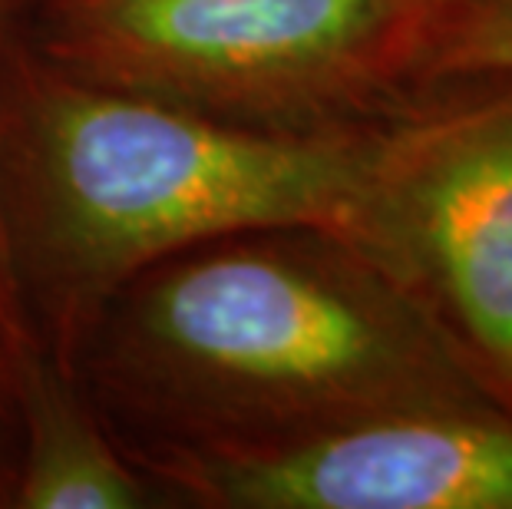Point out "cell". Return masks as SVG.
I'll list each match as a JSON object with an SVG mask.
<instances>
[{
	"label": "cell",
	"mask_w": 512,
	"mask_h": 509,
	"mask_svg": "<svg viewBox=\"0 0 512 509\" xmlns=\"http://www.w3.org/2000/svg\"><path fill=\"white\" fill-rule=\"evenodd\" d=\"M70 371L136 467L512 400L361 242L314 225L149 265L100 308Z\"/></svg>",
	"instance_id": "1"
},
{
	"label": "cell",
	"mask_w": 512,
	"mask_h": 509,
	"mask_svg": "<svg viewBox=\"0 0 512 509\" xmlns=\"http://www.w3.org/2000/svg\"><path fill=\"white\" fill-rule=\"evenodd\" d=\"M377 126L278 133L228 123L73 77L14 24L0 86V196L47 354L70 367L106 301L192 245L291 225L347 235Z\"/></svg>",
	"instance_id": "2"
},
{
	"label": "cell",
	"mask_w": 512,
	"mask_h": 509,
	"mask_svg": "<svg viewBox=\"0 0 512 509\" xmlns=\"http://www.w3.org/2000/svg\"><path fill=\"white\" fill-rule=\"evenodd\" d=\"M73 77L278 133L370 129L420 93L430 0H40Z\"/></svg>",
	"instance_id": "3"
},
{
	"label": "cell",
	"mask_w": 512,
	"mask_h": 509,
	"mask_svg": "<svg viewBox=\"0 0 512 509\" xmlns=\"http://www.w3.org/2000/svg\"><path fill=\"white\" fill-rule=\"evenodd\" d=\"M347 235L512 391V77L433 83L387 116Z\"/></svg>",
	"instance_id": "4"
},
{
	"label": "cell",
	"mask_w": 512,
	"mask_h": 509,
	"mask_svg": "<svg viewBox=\"0 0 512 509\" xmlns=\"http://www.w3.org/2000/svg\"><path fill=\"white\" fill-rule=\"evenodd\" d=\"M139 470L205 509H512V400L370 420L291 450Z\"/></svg>",
	"instance_id": "5"
},
{
	"label": "cell",
	"mask_w": 512,
	"mask_h": 509,
	"mask_svg": "<svg viewBox=\"0 0 512 509\" xmlns=\"http://www.w3.org/2000/svg\"><path fill=\"white\" fill-rule=\"evenodd\" d=\"M166 506L159 486L96 414L70 367L43 348L20 407V457L10 509Z\"/></svg>",
	"instance_id": "6"
},
{
	"label": "cell",
	"mask_w": 512,
	"mask_h": 509,
	"mask_svg": "<svg viewBox=\"0 0 512 509\" xmlns=\"http://www.w3.org/2000/svg\"><path fill=\"white\" fill-rule=\"evenodd\" d=\"M14 34V17L0 14V86H4V50ZM43 354L37 324L30 318L24 285H20L14 245H10L4 196H0V509H10L20 457V407L24 391Z\"/></svg>",
	"instance_id": "7"
},
{
	"label": "cell",
	"mask_w": 512,
	"mask_h": 509,
	"mask_svg": "<svg viewBox=\"0 0 512 509\" xmlns=\"http://www.w3.org/2000/svg\"><path fill=\"white\" fill-rule=\"evenodd\" d=\"M479 77H512V0H430L420 90Z\"/></svg>",
	"instance_id": "8"
},
{
	"label": "cell",
	"mask_w": 512,
	"mask_h": 509,
	"mask_svg": "<svg viewBox=\"0 0 512 509\" xmlns=\"http://www.w3.org/2000/svg\"><path fill=\"white\" fill-rule=\"evenodd\" d=\"M34 4H40V0H0V14L7 17H24V10H30Z\"/></svg>",
	"instance_id": "9"
}]
</instances>
